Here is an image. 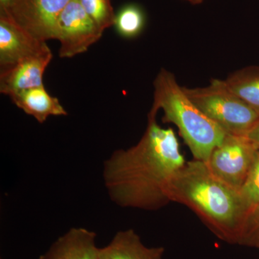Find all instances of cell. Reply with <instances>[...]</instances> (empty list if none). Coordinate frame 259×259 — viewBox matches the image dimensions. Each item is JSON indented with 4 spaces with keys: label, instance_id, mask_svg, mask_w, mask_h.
I'll use <instances>...</instances> for the list:
<instances>
[{
    "label": "cell",
    "instance_id": "8fae6325",
    "mask_svg": "<svg viewBox=\"0 0 259 259\" xmlns=\"http://www.w3.org/2000/svg\"><path fill=\"white\" fill-rule=\"evenodd\" d=\"M163 247L146 246L133 229L117 232L111 242L100 248L99 259H163Z\"/></svg>",
    "mask_w": 259,
    "mask_h": 259
},
{
    "label": "cell",
    "instance_id": "ffe728a7",
    "mask_svg": "<svg viewBox=\"0 0 259 259\" xmlns=\"http://www.w3.org/2000/svg\"><path fill=\"white\" fill-rule=\"evenodd\" d=\"M183 1L187 2L190 3L192 5H199L201 3H203L204 0H183Z\"/></svg>",
    "mask_w": 259,
    "mask_h": 259
},
{
    "label": "cell",
    "instance_id": "3957f363",
    "mask_svg": "<svg viewBox=\"0 0 259 259\" xmlns=\"http://www.w3.org/2000/svg\"><path fill=\"white\" fill-rule=\"evenodd\" d=\"M153 101L148 115L163 112L162 121L177 126L194 159L207 163L227 133L204 115L177 82L173 73L161 69L153 81Z\"/></svg>",
    "mask_w": 259,
    "mask_h": 259
},
{
    "label": "cell",
    "instance_id": "277c9868",
    "mask_svg": "<svg viewBox=\"0 0 259 259\" xmlns=\"http://www.w3.org/2000/svg\"><path fill=\"white\" fill-rule=\"evenodd\" d=\"M184 90L199 110L228 134L245 136L259 119L258 112L237 96L225 80L214 79L204 88Z\"/></svg>",
    "mask_w": 259,
    "mask_h": 259
},
{
    "label": "cell",
    "instance_id": "5b68a950",
    "mask_svg": "<svg viewBox=\"0 0 259 259\" xmlns=\"http://www.w3.org/2000/svg\"><path fill=\"white\" fill-rule=\"evenodd\" d=\"M102 34L80 0H71L59 15L54 29V39L60 42L59 57L72 58L86 52Z\"/></svg>",
    "mask_w": 259,
    "mask_h": 259
},
{
    "label": "cell",
    "instance_id": "8992f818",
    "mask_svg": "<svg viewBox=\"0 0 259 259\" xmlns=\"http://www.w3.org/2000/svg\"><path fill=\"white\" fill-rule=\"evenodd\" d=\"M258 151L245 136L227 134L222 144L213 150L207 163L218 178L240 190Z\"/></svg>",
    "mask_w": 259,
    "mask_h": 259
},
{
    "label": "cell",
    "instance_id": "9c48e42d",
    "mask_svg": "<svg viewBox=\"0 0 259 259\" xmlns=\"http://www.w3.org/2000/svg\"><path fill=\"white\" fill-rule=\"evenodd\" d=\"M52 59V52L49 49L1 70L0 93L10 97L24 90L44 86V73Z\"/></svg>",
    "mask_w": 259,
    "mask_h": 259
},
{
    "label": "cell",
    "instance_id": "7c38bea8",
    "mask_svg": "<svg viewBox=\"0 0 259 259\" xmlns=\"http://www.w3.org/2000/svg\"><path fill=\"white\" fill-rule=\"evenodd\" d=\"M10 97L18 108L39 123H44L51 116L68 115L59 99L49 95L44 86L24 90Z\"/></svg>",
    "mask_w": 259,
    "mask_h": 259
},
{
    "label": "cell",
    "instance_id": "9a60e30c",
    "mask_svg": "<svg viewBox=\"0 0 259 259\" xmlns=\"http://www.w3.org/2000/svg\"><path fill=\"white\" fill-rule=\"evenodd\" d=\"M80 3L102 31L114 26L115 13L111 0H80Z\"/></svg>",
    "mask_w": 259,
    "mask_h": 259
},
{
    "label": "cell",
    "instance_id": "6da1fadb",
    "mask_svg": "<svg viewBox=\"0 0 259 259\" xmlns=\"http://www.w3.org/2000/svg\"><path fill=\"white\" fill-rule=\"evenodd\" d=\"M185 158L172 128H163L148 115L139 143L116 150L104 162L103 179L110 199L121 207L158 210L171 202L174 179Z\"/></svg>",
    "mask_w": 259,
    "mask_h": 259
},
{
    "label": "cell",
    "instance_id": "ac0fdd59",
    "mask_svg": "<svg viewBox=\"0 0 259 259\" xmlns=\"http://www.w3.org/2000/svg\"><path fill=\"white\" fill-rule=\"evenodd\" d=\"M245 137L254 145L257 149L259 150V119L250 127L248 132L245 135Z\"/></svg>",
    "mask_w": 259,
    "mask_h": 259
},
{
    "label": "cell",
    "instance_id": "ba28073f",
    "mask_svg": "<svg viewBox=\"0 0 259 259\" xmlns=\"http://www.w3.org/2000/svg\"><path fill=\"white\" fill-rule=\"evenodd\" d=\"M47 42L38 40L12 19L0 15V66H14L27 58L49 50Z\"/></svg>",
    "mask_w": 259,
    "mask_h": 259
},
{
    "label": "cell",
    "instance_id": "5bb4252c",
    "mask_svg": "<svg viewBox=\"0 0 259 259\" xmlns=\"http://www.w3.org/2000/svg\"><path fill=\"white\" fill-rule=\"evenodd\" d=\"M146 23L144 10L136 4L126 5L115 14L116 31L125 38L139 36L144 29Z\"/></svg>",
    "mask_w": 259,
    "mask_h": 259
},
{
    "label": "cell",
    "instance_id": "30bf717a",
    "mask_svg": "<svg viewBox=\"0 0 259 259\" xmlns=\"http://www.w3.org/2000/svg\"><path fill=\"white\" fill-rule=\"evenodd\" d=\"M96 238V233L86 228H71L38 259H99Z\"/></svg>",
    "mask_w": 259,
    "mask_h": 259
},
{
    "label": "cell",
    "instance_id": "d6986e66",
    "mask_svg": "<svg viewBox=\"0 0 259 259\" xmlns=\"http://www.w3.org/2000/svg\"><path fill=\"white\" fill-rule=\"evenodd\" d=\"M18 0H0V13H6Z\"/></svg>",
    "mask_w": 259,
    "mask_h": 259
},
{
    "label": "cell",
    "instance_id": "44dd1931",
    "mask_svg": "<svg viewBox=\"0 0 259 259\" xmlns=\"http://www.w3.org/2000/svg\"><path fill=\"white\" fill-rule=\"evenodd\" d=\"M252 247H255V248H258L259 249V240L258 241H255L253 244L251 245Z\"/></svg>",
    "mask_w": 259,
    "mask_h": 259
},
{
    "label": "cell",
    "instance_id": "2e32d148",
    "mask_svg": "<svg viewBox=\"0 0 259 259\" xmlns=\"http://www.w3.org/2000/svg\"><path fill=\"white\" fill-rule=\"evenodd\" d=\"M240 192L249 209V212L259 205V150Z\"/></svg>",
    "mask_w": 259,
    "mask_h": 259
},
{
    "label": "cell",
    "instance_id": "e0dca14e",
    "mask_svg": "<svg viewBox=\"0 0 259 259\" xmlns=\"http://www.w3.org/2000/svg\"><path fill=\"white\" fill-rule=\"evenodd\" d=\"M259 240V205L248 213L245 221L241 245H251Z\"/></svg>",
    "mask_w": 259,
    "mask_h": 259
},
{
    "label": "cell",
    "instance_id": "4fadbf2b",
    "mask_svg": "<svg viewBox=\"0 0 259 259\" xmlns=\"http://www.w3.org/2000/svg\"><path fill=\"white\" fill-rule=\"evenodd\" d=\"M225 81L237 96L259 114V66L237 70Z\"/></svg>",
    "mask_w": 259,
    "mask_h": 259
},
{
    "label": "cell",
    "instance_id": "7a4b0ae2",
    "mask_svg": "<svg viewBox=\"0 0 259 259\" xmlns=\"http://www.w3.org/2000/svg\"><path fill=\"white\" fill-rule=\"evenodd\" d=\"M170 197L195 213L218 238L241 245L249 209L240 190L218 178L206 162H186L172 182Z\"/></svg>",
    "mask_w": 259,
    "mask_h": 259
},
{
    "label": "cell",
    "instance_id": "52a82bcc",
    "mask_svg": "<svg viewBox=\"0 0 259 259\" xmlns=\"http://www.w3.org/2000/svg\"><path fill=\"white\" fill-rule=\"evenodd\" d=\"M71 0H18L0 15L8 17L32 36L47 42L54 39L59 15Z\"/></svg>",
    "mask_w": 259,
    "mask_h": 259
}]
</instances>
